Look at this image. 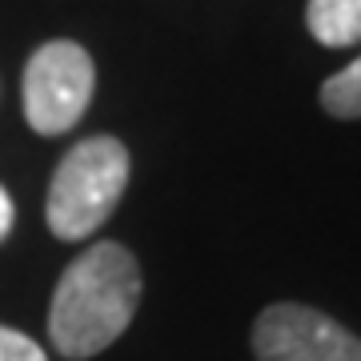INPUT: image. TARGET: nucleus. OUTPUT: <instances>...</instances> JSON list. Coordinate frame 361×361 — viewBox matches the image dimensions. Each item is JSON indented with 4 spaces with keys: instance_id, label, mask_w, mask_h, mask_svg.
<instances>
[{
    "instance_id": "f257e3e1",
    "label": "nucleus",
    "mask_w": 361,
    "mask_h": 361,
    "mask_svg": "<svg viewBox=\"0 0 361 361\" xmlns=\"http://www.w3.org/2000/svg\"><path fill=\"white\" fill-rule=\"evenodd\" d=\"M141 305V269L125 245L97 241L85 249L52 289L49 337L68 361L97 357L129 329Z\"/></svg>"
},
{
    "instance_id": "f03ea898",
    "label": "nucleus",
    "mask_w": 361,
    "mask_h": 361,
    "mask_svg": "<svg viewBox=\"0 0 361 361\" xmlns=\"http://www.w3.org/2000/svg\"><path fill=\"white\" fill-rule=\"evenodd\" d=\"M129 185V149L116 137H89L73 145L52 173L44 217L52 237L85 241L113 217Z\"/></svg>"
},
{
    "instance_id": "7ed1b4c3",
    "label": "nucleus",
    "mask_w": 361,
    "mask_h": 361,
    "mask_svg": "<svg viewBox=\"0 0 361 361\" xmlns=\"http://www.w3.org/2000/svg\"><path fill=\"white\" fill-rule=\"evenodd\" d=\"M97 68L77 40H49L25 65V116L40 137H61L77 125L92 101Z\"/></svg>"
},
{
    "instance_id": "20e7f679",
    "label": "nucleus",
    "mask_w": 361,
    "mask_h": 361,
    "mask_svg": "<svg viewBox=\"0 0 361 361\" xmlns=\"http://www.w3.org/2000/svg\"><path fill=\"white\" fill-rule=\"evenodd\" d=\"M257 361H361V337L310 305H269L253 325Z\"/></svg>"
},
{
    "instance_id": "39448f33",
    "label": "nucleus",
    "mask_w": 361,
    "mask_h": 361,
    "mask_svg": "<svg viewBox=\"0 0 361 361\" xmlns=\"http://www.w3.org/2000/svg\"><path fill=\"white\" fill-rule=\"evenodd\" d=\"M305 25L325 49H353L361 40V0H310Z\"/></svg>"
},
{
    "instance_id": "423d86ee",
    "label": "nucleus",
    "mask_w": 361,
    "mask_h": 361,
    "mask_svg": "<svg viewBox=\"0 0 361 361\" xmlns=\"http://www.w3.org/2000/svg\"><path fill=\"white\" fill-rule=\"evenodd\" d=\"M322 109L341 121H361V56L322 85Z\"/></svg>"
},
{
    "instance_id": "0eeeda50",
    "label": "nucleus",
    "mask_w": 361,
    "mask_h": 361,
    "mask_svg": "<svg viewBox=\"0 0 361 361\" xmlns=\"http://www.w3.org/2000/svg\"><path fill=\"white\" fill-rule=\"evenodd\" d=\"M0 361H49V357H44V349L32 337H25L20 329L0 325Z\"/></svg>"
},
{
    "instance_id": "6e6552de",
    "label": "nucleus",
    "mask_w": 361,
    "mask_h": 361,
    "mask_svg": "<svg viewBox=\"0 0 361 361\" xmlns=\"http://www.w3.org/2000/svg\"><path fill=\"white\" fill-rule=\"evenodd\" d=\"M13 233V197H8V189L0 185V241Z\"/></svg>"
}]
</instances>
